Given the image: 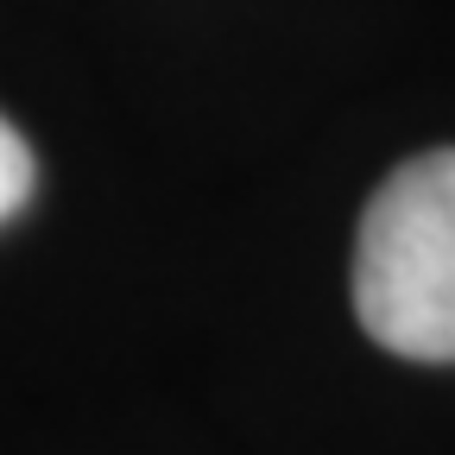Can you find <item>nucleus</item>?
Listing matches in <instances>:
<instances>
[{
    "instance_id": "1",
    "label": "nucleus",
    "mask_w": 455,
    "mask_h": 455,
    "mask_svg": "<svg viewBox=\"0 0 455 455\" xmlns=\"http://www.w3.org/2000/svg\"><path fill=\"white\" fill-rule=\"evenodd\" d=\"M355 310L379 348L455 361V146L405 158L373 190L355 241Z\"/></svg>"
},
{
    "instance_id": "2",
    "label": "nucleus",
    "mask_w": 455,
    "mask_h": 455,
    "mask_svg": "<svg viewBox=\"0 0 455 455\" xmlns=\"http://www.w3.org/2000/svg\"><path fill=\"white\" fill-rule=\"evenodd\" d=\"M32 184H38V158H32V146H26L7 121H0V221L26 209Z\"/></svg>"
}]
</instances>
